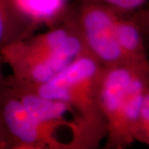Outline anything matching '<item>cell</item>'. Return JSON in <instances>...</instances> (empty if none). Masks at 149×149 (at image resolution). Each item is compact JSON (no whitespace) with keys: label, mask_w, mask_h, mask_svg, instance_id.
Wrapping results in <instances>:
<instances>
[{"label":"cell","mask_w":149,"mask_h":149,"mask_svg":"<svg viewBox=\"0 0 149 149\" xmlns=\"http://www.w3.org/2000/svg\"><path fill=\"white\" fill-rule=\"evenodd\" d=\"M102 67L89 54H83L47 82L30 84L39 95L64 102L74 112L69 149H96L105 139L107 123L99 98Z\"/></svg>","instance_id":"6da1fadb"},{"label":"cell","mask_w":149,"mask_h":149,"mask_svg":"<svg viewBox=\"0 0 149 149\" xmlns=\"http://www.w3.org/2000/svg\"><path fill=\"white\" fill-rule=\"evenodd\" d=\"M148 95V61L102 67L99 98L107 123V148L123 149L134 143L136 119Z\"/></svg>","instance_id":"7a4b0ae2"},{"label":"cell","mask_w":149,"mask_h":149,"mask_svg":"<svg viewBox=\"0 0 149 149\" xmlns=\"http://www.w3.org/2000/svg\"><path fill=\"white\" fill-rule=\"evenodd\" d=\"M118 11L92 0L65 3L51 20L70 23L78 32L85 51L103 66L127 61L118 45L114 26Z\"/></svg>","instance_id":"3957f363"},{"label":"cell","mask_w":149,"mask_h":149,"mask_svg":"<svg viewBox=\"0 0 149 149\" xmlns=\"http://www.w3.org/2000/svg\"><path fill=\"white\" fill-rule=\"evenodd\" d=\"M0 149H66L45 133L3 75L0 80Z\"/></svg>","instance_id":"277c9868"},{"label":"cell","mask_w":149,"mask_h":149,"mask_svg":"<svg viewBox=\"0 0 149 149\" xmlns=\"http://www.w3.org/2000/svg\"><path fill=\"white\" fill-rule=\"evenodd\" d=\"M7 85L13 93L33 115L41 127L51 139L61 143L69 149L68 143L59 139L56 133L61 128H67L72 134L74 131V112L64 102L43 97L37 93L30 84L9 74L4 76Z\"/></svg>","instance_id":"5b68a950"},{"label":"cell","mask_w":149,"mask_h":149,"mask_svg":"<svg viewBox=\"0 0 149 149\" xmlns=\"http://www.w3.org/2000/svg\"><path fill=\"white\" fill-rule=\"evenodd\" d=\"M0 59L10 67L11 74L32 85L47 82L70 64L48 56L30 47L25 40L3 47L0 49Z\"/></svg>","instance_id":"8992f818"},{"label":"cell","mask_w":149,"mask_h":149,"mask_svg":"<svg viewBox=\"0 0 149 149\" xmlns=\"http://www.w3.org/2000/svg\"><path fill=\"white\" fill-rule=\"evenodd\" d=\"M149 12L148 7L129 12L118 11L114 34L118 45L127 61H148Z\"/></svg>","instance_id":"52a82bcc"},{"label":"cell","mask_w":149,"mask_h":149,"mask_svg":"<svg viewBox=\"0 0 149 149\" xmlns=\"http://www.w3.org/2000/svg\"><path fill=\"white\" fill-rule=\"evenodd\" d=\"M40 24L22 8L17 0H0V49L32 36Z\"/></svg>","instance_id":"ba28073f"},{"label":"cell","mask_w":149,"mask_h":149,"mask_svg":"<svg viewBox=\"0 0 149 149\" xmlns=\"http://www.w3.org/2000/svg\"><path fill=\"white\" fill-rule=\"evenodd\" d=\"M134 142H139L144 145H149V95L144 98L136 119Z\"/></svg>","instance_id":"9c48e42d"},{"label":"cell","mask_w":149,"mask_h":149,"mask_svg":"<svg viewBox=\"0 0 149 149\" xmlns=\"http://www.w3.org/2000/svg\"><path fill=\"white\" fill-rule=\"evenodd\" d=\"M101 3L112 9L123 12H129L146 6L148 0H92Z\"/></svg>","instance_id":"30bf717a"},{"label":"cell","mask_w":149,"mask_h":149,"mask_svg":"<svg viewBox=\"0 0 149 149\" xmlns=\"http://www.w3.org/2000/svg\"><path fill=\"white\" fill-rule=\"evenodd\" d=\"M1 62H2V61H1V59H0V80H1V78L3 77V74H2V72H1Z\"/></svg>","instance_id":"8fae6325"}]
</instances>
